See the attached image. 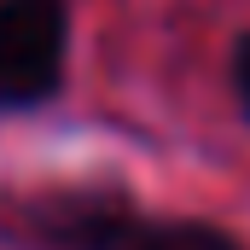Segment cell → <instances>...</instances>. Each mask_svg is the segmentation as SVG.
Listing matches in <instances>:
<instances>
[{"instance_id": "1", "label": "cell", "mask_w": 250, "mask_h": 250, "mask_svg": "<svg viewBox=\"0 0 250 250\" xmlns=\"http://www.w3.org/2000/svg\"><path fill=\"white\" fill-rule=\"evenodd\" d=\"M47 250H250L245 233L209 215H163L111 192H64L29 209Z\"/></svg>"}, {"instance_id": "3", "label": "cell", "mask_w": 250, "mask_h": 250, "mask_svg": "<svg viewBox=\"0 0 250 250\" xmlns=\"http://www.w3.org/2000/svg\"><path fill=\"white\" fill-rule=\"evenodd\" d=\"M227 93H233L239 123L250 128V29H239L233 47H227Z\"/></svg>"}, {"instance_id": "2", "label": "cell", "mask_w": 250, "mask_h": 250, "mask_svg": "<svg viewBox=\"0 0 250 250\" xmlns=\"http://www.w3.org/2000/svg\"><path fill=\"white\" fill-rule=\"evenodd\" d=\"M70 82V0H0V117L47 111Z\"/></svg>"}]
</instances>
